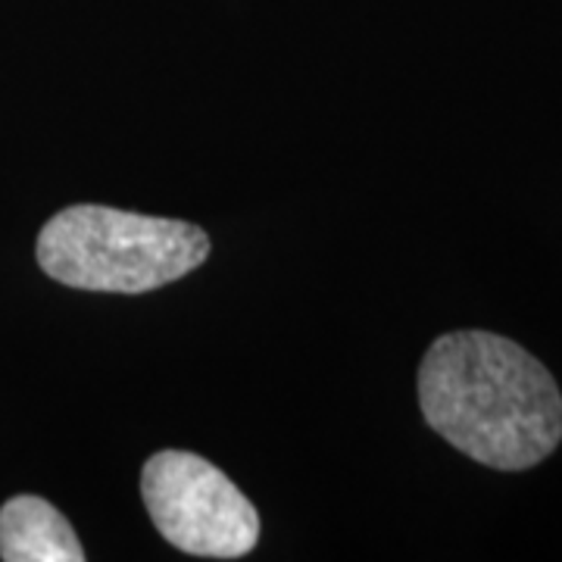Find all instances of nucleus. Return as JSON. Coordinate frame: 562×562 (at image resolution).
I'll list each match as a JSON object with an SVG mask.
<instances>
[{"label": "nucleus", "mask_w": 562, "mask_h": 562, "mask_svg": "<svg viewBox=\"0 0 562 562\" xmlns=\"http://www.w3.org/2000/svg\"><path fill=\"white\" fill-rule=\"evenodd\" d=\"M210 257L201 225L98 203L66 206L41 228V269L79 291L144 294L179 281Z\"/></svg>", "instance_id": "f03ea898"}, {"label": "nucleus", "mask_w": 562, "mask_h": 562, "mask_svg": "<svg viewBox=\"0 0 562 562\" xmlns=\"http://www.w3.org/2000/svg\"><path fill=\"white\" fill-rule=\"evenodd\" d=\"M140 497L162 538L191 557L238 560L260 541L257 506L198 453L150 457L140 472Z\"/></svg>", "instance_id": "7ed1b4c3"}, {"label": "nucleus", "mask_w": 562, "mask_h": 562, "mask_svg": "<svg viewBox=\"0 0 562 562\" xmlns=\"http://www.w3.org/2000/svg\"><path fill=\"white\" fill-rule=\"evenodd\" d=\"M425 422L465 457L503 472L547 460L562 441V394L547 366L491 331H450L419 369Z\"/></svg>", "instance_id": "f257e3e1"}, {"label": "nucleus", "mask_w": 562, "mask_h": 562, "mask_svg": "<svg viewBox=\"0 0 562 562\" xmlns=\"http://www.w3.org/2000/svg\"><path fill=\"white\" fill-rule=\"evenodd\" d=\"M0 560L85 562V550L57 506L22 494L0 509Z\"/></svg>", "instance_id": "20e7f679"}]
</instances>
